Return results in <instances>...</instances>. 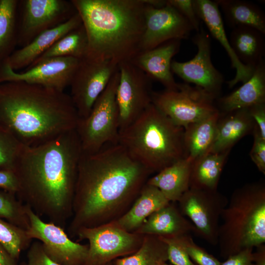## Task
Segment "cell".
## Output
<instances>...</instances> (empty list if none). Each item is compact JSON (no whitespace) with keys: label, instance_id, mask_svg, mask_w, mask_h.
<instances>
[{"label":"cell","instance_id":"d590c367","mask_svg":"<svg viewBox=\"0 0 265 265\" xmlns=\"http://www.w3.org/2000/svg\"><path fill=\"white\" fill-rule=\"evenodd\" d=\"M189 235L160 237L167 247L168 261L172 265H196L191 260L186 250Z\"/></svg>","mask_w":265,"mask_h":265},{"label":"cell","instance_id":"7402d4cb","mask_svg":"<svg viewBox=\"0 0 265 265\" xmlns=\"http://www.w3.org/2000/svg\"><path fill=\"white\" fill-rule=\"evenodd\" d=\"M255 125L248 108L227 113L224 117H221L220 115L214 139L208 153L231 150L237 142L253 132Z\"/></svg>","mask_w":265,"mask_h":265},{"label":"cell","instance_id":"8992f818","mask_svg":"<svg viewBox=\"0 0 265 265\" xmlns=\"http://www.w3.org/2000/svg\"><path fill=\"white\" fill-rule=\"evenodd\" d=\"M220 218L218 243L224 258L265 242V184H247L232 194Z\"/></svg>","mask_w":265,"mask_h":265},{"label":"cell","instance_id":"44dd1931","mask_svg":"<svg viewBox=\"0 0 265 265\" xmlns=\"http://www.w3.org/2000/svg\"><path fill=\"white\" fill-rule=\"evenodd\" d=\"M194 232L191 222L173 202H170L151 214L134 233L166 237L189 235Z\"/></svg>","mask_w":265,"mask_h":265},{"label":"cell","instance_id":"ba28073f","mask_svg":"<svg viewBox=\"0 0 265 265\" xmlns=\"http://www.w3.org/2000/svg\"><path fill=\"white\" fill-rule=\"evenodd\" d=\"M215 99L204 90L186 83H178L174 90L152 93V104L184 128L219 111L213 104Z\"/></svg>","mask_w":265,"mask_h":265},{"label":"cell","instance_id":"9c48e42d","mask_svg":"<svg viewBox=\"0 0 265 265\" xmlns=\"http://www.w3.org/2000/svg\"><path fill=\"white\" fill-rule=\"evenodd\" d=\"M77 13L71 0H18L17 46H26L41 33L65 23Z\"/></svg>","mask_w":265,"mask_h":265},{"label":"cell","instance_id":"8fae6325","mask_svg":"<svg viewBox=\"0 0 265 265\" xmlns=\"http://www.w3.org/2000/svg\"><path fill=\"white\" fill-rule=\"evenodd\" d=\"M179 209L187 216L197 235L212 245L218 243L219 219L228 200L217 191L189 188L178 201Z\"/></svg>","mask_w":265,"mask_h":265},{"label":"cell","instance_id":"60d3db41","mask_svg":"<svg viewBox=\"0 0 265 265\" xmlns=\"http://www.w3.org/2000/svg\"><path fill=\"white\" fill-rule=\"evenodd\" d=\"M253 248H246L228 257L220 265H253Z\"/></svg>","mask_w":265,"mask_h":265},{"label":"cell","instance_id":"3957f363","mask_svg":"<svg viewBox=\"0 0 265 265\" xmlns=\"http://www.w3.org/2000/svg\"><path fill=\"white\" fill-rule=\"evenodd\" d=\"M79 115L64 91L23 81L0 83V128L26 147L76 129Z\"/></svg>","mask_w":265,"mask_h":265},{"label":"cell","instance_id":"5b68a950","mask_svg":"<svg viewBox=\"0 0 265 265\" xmlns=\"http://www.w3.org/2000/svg\"><path fill=\"white\" fill-rule=\"evenodd\" d=\"M184 131L152 103L119 131L118 143L151 174L158 173L184 158Z\"/></svg>","mask_w":265,"mask_h":265},{"label":"cell","instance_id":"cb8c5ba5","mask_svg":"<svg viewBox=\"0 0 265 265\" xmlns=\"http://www.w3.org/2000/svg\"><path fill=\"white\" fill-rule=\"evenodd\" d=\"M169 203L158 188L146 183L132 207L114 221L123 229L135 232L151 214Z\"/></svg>","mask_w":265,"mask_h":265},{"label":"cell","instance_id":"7bdbcfd3","mask_svg":"<svg viewBox=\"0 0 265 265\" xmlns=\"http://www.w3.org/2000/svg\"><path fill=\"white\" fill-rule=\"evenodd\" d=\"M248 108L262 137L265 139V104L258 105Z\"/></svg>","mask_w":265,"mask_h":265},{"label":"cell","instance_id":"5bb4252c","mask_svg":"<svg viewBox=\"0 0 265 265\" xmlns=\"http://www.w3.org/2000/svg\"><path fill=\"white\" fill-rule=\"evenodd\" d=\"M118 67L112 60H80L70 84V96L79 118L88 116Z\"/></svg>","mask_w":265,"mask_h":265},{"label":"cell","instance_id":"6da1fadb","mask_svg":"<svg viewBox=\"0 0 265 265\" xmlns=\"http://www.w3.org/2000/svg\"><path fill=\"white\" fill-rule=\"evenodd\" d=\"M150 172L119 143L81 153L69 231L116 220L133 203Z\"/></svg>","mask_w":265,"mask_h":265},{"label":"cell","instance_id":"d6a6232c","mask_svg":"<svg viewBox=\"0 0 265 265\" xmlns=\"http://www.w3.org/2000/svg\"><path fill=\"white\" fill-rule=\"evenodd\" d=\"M0 218L26 230L29 227L25 205L18 200L15 194L0 189Z\"/></svg>","mask_w":265,"mask_h":265},{"label":"cell","instance_id":"8d00e7d4","mask_svg":"<svg viewBox=\"0 0 265 265\" xmlns=\"http://www.w3.org/2000/svg\"><path fill=\"white\" fill-rule=\"evenodd\" d=\"M186 248L189 257L196 265H220L221 262L196 244L190 235L187 238Z\"/></svg>","mask_w":265,"mask_h":265},{"label":"cell","instance_id":"bcb514c9","mask_svg":"<svg viewBox=\"0 0 265 265\" xmlns=\"http://www.w3.org/2000/svg\"><path fill=\"white\" fill-rule=\"evenodd\" d=\"M104 265H114L112 262L107 263Z\"/></svg>","mask_w":265,"mask_h":265},{"label":"cell","instance_id":"4dcf8cb0","mask_svg":"<svg viewBox=\"0 0 265 265\" xmlns=\"http://www.w3.org/2000/svg\"><path fill=\"white\" fill-rule=\"evenodd\" d=\"M87 49V37L82 23L58 40L29 66L53 57H72L80 60L86 57Z\"/></svg>","mask_w":265,"mask_h":265},{"label":"cell","instance_id":"b9f144b4","mask_svg":"<svg viewBox=\"0 0 265 265\" xmlns=\"http://www.w3.org/2000/svg\"><path fill=\"white\" fill-rule=\"evenodd\" d=\"M0 188L16 194L18 184L13 171L0 169Z\"/></svg>","mask_w":265,"mask_h":265},{"label":"cell","instance_id":"484cf974","mask_svg":"<svg viewBox=\"0 0 265 265\" xmlns=\"http://www.w3.org/2000/svg\"><path fill=\"white\" fill-rule=\"evenodd\" d=\"M191 162L181 159L149 178L146 184L158 188L170 202H178L189 188Z\"/></svg>","mask_w":265,"mask_h":265},{"label":"cell","instance_id":"83f0119b","mask_svg":"<svg viewBox=\"0 0 265 265\" xmlns=\"http://www.w3.org/2000/svg\"><path fill=\"white\" fill-rule=\"evenodd\" d=\"M231 150L209 153L191 163L189 188L216 190L221 174Z\"/></svg>","mask_w":265,"mask_h":265},{"label":"cell","instance_id":"f1b7e54d","mask_svg":"<svg viewBox=\"0 0 265 265\" xmlns=\"http://www.w3.org/2000/svg\"><path fill=\"white\" fill-rule=\"evenodd\" d=\"M226 23L233 28L249 26L265 34V14L256 4L241 0H216Z\"/></svg>","mask_w":265,"mask_h":265},{"label":"cell","instance_id":"52a82bcc","mask_svg":"<svg viewBox=\"0 0 265 265\" xmlns=\"http://www.w3.org/2000/svg\"><path fill=\"white\" fill-rule=\"evenodd\" d=\"M119 80L118 67L88 116L79 119L76 130L82 153L92 154L107 144L118 143L119 120L116 93Z\"/></svg>","mask_w":265,"mask_h":265},{"label":"cell","instance_id":"2e32d148","mask_svg":"<svg viewBox=\"0 0 265 265\" xmlns=\"http://www.w3.org/2000/svg\"><path fill=\"white\" fill-rule=\"evenodd\" d=\"M80 59L57 57L40 61L22 72H16L5 63L0 65V83L23 81L60 91L70 86Z\"/></svg>","mask_w":265,"mask_h":265},{"label":"cell","instance_id":"603a6c76","mask_svg":"<svg viewBox=\"0 0 265 265\" xmlns=\"http://www.w3.org/2000/svg\"><path fill=\"white\" fill-rule=\"evenodd\" d=\"M219 102L221 109L226 113L265 104V59L255 66L249 80Z\"/></svg>","mask_w":265,"mask_h":265},{"label":"cell","instance_id":"ffe728a7","mask_svg":"<svg viewBox=\"0 0 265 265\" xmlns=\"http://www.w3.org/2000/svg\"><path fill=\"white\" fill-rule=\"evenodd\" d=\"M81 24V19L77 13L67 21L44 31L26 46L15 50L3 63L14 71L26 69L58 40Z\"/></svg>","mask_w":265,"mask_h":265},{"label":"cell","instance_id":"d4e9b609","mask_svg":"<svg viewBox=\"0 0 265 265\" xmlns=\"http://www.w3.org/2000/svg\"><path fill=\"white\" fill-rule=\"evenodd\" d=\"M220 116L217 112L184 128V158L192 163L209 152Z\"/></svg>","mask_w":265,"mask_h":265},{"label":"cell","instance_id":"f6af8a7d","mask_svg":"<svg viewBox=\"0 0 265 265\" xmlns=\"http://www.w3.org/2000/svg\"><path fill=\"white\" fill-rule=\"evenodd\" d=\"M256 248V251L253 252V265H265V245L263 244Z\"/></svg>","mask_w":265,"mask_h":265},{"label":"cell","instance_id":"1f68e13d","mask_svg":"<svg viewBox=\"0 0 265 265\" xmlns=\"http://www.w3.org/2000/svg\"><path fill=\"white\" fill-rule=\"evenodd\" d=\"M18 4V0H0V65L17 46Z\"/></svg>","mask_w":265,"mask_h":265},{"label":"cell","instance_id":"ee69618b","mask_svg":"<svg viewBox=\"0 0 265 265\" xmlns=\"http://www.w3.org/2000/svg\"><path fill=\"white\" fill-rule=\"evenodd\" d=\"M0 265H17L15 260L0 243Z\"/></svg>","mask_w":265,"mask_h":265},{"label":"cell","instance_id":"7dc6e473","mask_svg":"<svg viewBox=\"0 0 265 265\" xmlns=\"http://www.w3.org/2000/svg\"><path fill=\"white\" fill-rule=\"evenodd\" d=\"M163 265H171L170 264H168L167 263H166L164 264Z\"/></svg>","mask_w":265,"mask_h":265},{"label":"cell","instance_id":"277c9868","mask_svg":"<svg viewBox=\"0 0 265 265\" xmlns=\"http://www.w3.org/2000/svg\"><path fill=\"white\" fill-rule=\"evenodd\" d=\"M88 39L85 58L130 61L140 52L145 0H71Z\"/></svg>","mask_w":265,"mask_h":265},{"label":"cell","instance_id":"f35d334b","mask_svg":"<svg viewBox=\"0 0 265 265\" xmlns=\"http://www.w3.org/2000/svg\"><path fill=\"white\" fill-rule=\"evenodd\" d=\"M254 141L250 152L251 160L259 171L265 174V139H264L255 125L253 130Z\"/></svg>","mask_w":265,"mask_h":265},{"label":"cell","instance_id":"e0dca14e","mask_svg":"<svg viewBox=\"0 0 265 265\" xmlns=\"http://www.w3.org/2000/svg\"><path fill=\"white\" fill-rule=\"evenodd\" d=\"M192 30L187 20L167 1L166 5L161 8H156L146 3L145 29L140 52L153 49L170 40L188 39Z\"/></svg>","mask_w":265,"mask_h":265},{"label":"cell","instance_id":"ac0fdd59","mask_svg":"<svg viewBox=\"0 0 265 265\" xmlns=\"http://www.w3.org/2000/svg\"><path fill=\"white\" fill-rule=\"evenodd\" d=\"M196 12L206 25L212 36L224 48L236 70L235 77L227 81L231 88L239 82H244L251 77L254 68L242 64L234 53L227 37L220 9L215 1L210 0H193Z\"/></svg>","mask_w":265,"mask_h":265},{"label":"cell","instance_id":"9a60e30c","mask_svg":"<svg viewBox=\"0 0 265 265\" xmlns=\"http://www.w3.org/2000/svg\"><path fill=\"white\" fill-rule=\"evenodd\" d=\"M192 40L197 48L196 54L186 62L172 61L171 71L185 81L195 84L216 98L224 79L212 62L211 39L201 27Z\"/></svg>","mask_w":265,"mask_h":265},{"label":"cell","instance_id":"f546056e","mask_svg":"<svg viewBox=\"0 0 265 265\" xmlns=\"http://www.w3.org/2000/svg\"><path fill=\"white\" fill-rule=\"evenodd\" d=\"M167 261L166 243L159 236L147 235L136 251L112 262L114 265H163Z\"/></svg>","mask_w":265,"mask_h":265},{"label":"cell","instance_id":"7c38bea8","mask_svg":"<svg viewBox=\"0 0 265 265\" xmlns=\"http://www.w3.org/2000/svg\"><path fill=\"white\" fill-rule=\"evenodd\" d=\"M25 210L29 220L26 231L30 239L40 241L47 256L59 265H84L88 245L72 241L64 229L52 222L44 221L29 207Z\"/></svg>","mask_w":265,"mask_h":265},{"label":"cell","instance_id":"ab89813d","mask_svg":"<svg viewBox=\"0 0 265 265\" xmlns=\"http://www.w3.org/2000/svg\"><path fill=\"white\" fill-rule=\"evenodd\" d=\"M26 265H59L50 259L45 253L39 241L32 243L27 252Z\"/></svg>","mask_w":265,"mask_h":265},{"label":"cell","instance_id":"74e56055","mask_svg":"<svg viewBox=\"0 0 265 265\" xmlns=\"http://www.w3.org/2000/svg\"><path fill=\"white\" fill-rule=\"evenodd\" d=\"M167 1L187 20L193 30L197 32L200 29L201 21L195 10L193 0H167Z\"/></svg>","mask_w":265,"mask_h":265},{"label":"cell","instance_id":"836d02e7","mask_svg":"<svg viewBox=\"0 0 265 265\" xmlns=\"http://www.w3.org/2000/svg\"><path fill=\"white\" fill-rule=\"evenodd\" d=\"M31 239L26 231L0 218V243L16 261Z\"/></svg>","mask_w":265,"mask_h":265},{"label":"cell","instance_id":"e575fe53","mask_svg":"<svg viewBox=\"0 0 265 265\" xmlns=\"http://www.w3.org/2000/svg\"><path fill=\"white\" fill-rule=\"evenodd\" d=\"M25 147L0 128V169L14 171Z\"/></svg>","mask_w":265,"mask_h":265},{"label":"cell","instance_id":"4316f807","mask_svg":"<svg viewBox=\"0 0 265 265\" xmlns=\"http://www.w3.org/2000/svg\"><path fill=\"white\" fill-rule=\"evenodd\" d=\"M265 35L249 26H238L233 28L229 42L234 53L242 64L254 68L264 59Z\"/></svg>","mask_w":265,"mask_h":265},{"label":"cell","instance_id":"7a4b0ae2","mask_svg":"<svg viewBox=\"0 0 265 265\" xmlns=\"http://www.w3.org/2000/svg\"><path fill=\"white\" fill-rule=\"evenodd\" d=\"M82 153L76 129L23 149L15 165L16 196L41 218L64 229L73 202Z\"/></svg>","mask_w":265,"mask_h":265},{"label":"cell","instance_id":"d6986e66","mask_svg":"<svg viewBox=\"0 0 265 265\" xmlns=\"http://www.w3.org/2000/svg\"><path fill=\"white\" fill-rule=\"evenodd\" d=\"M181 40L167 41L153 49L139 53L130 62L144 72L152 80L160 82L165 89L177 88L171 71L172 58L180 49Z\"/></svg>","mask_w":265,"mask_h":265},{"label":"cell","instance_id":"c3c4849f","mask_svg":"<svg viewBox=\"0 0 265 265\" xmlns=\"http://www.w3.org/2000/svg\"><path fill=\"white\" fill-rule=\"evenodd\" d=\"M20 265H26V264L25 263H23Z\"/></svg>","mask_w":265,"mask_h":265},{"label":"cell","instance_id":"30bf717a","mask_svg":"<svg viewBox=\"0 0 265 265\" xmlns=\"http://www.w3.org/2000/svg\"><path fill=\"white\" fill-rule=\"evenodd\" d=\"M80 239L89 242L84 265H104L128 256L141 246L145 235L128 232L115 221L98 226L82 228L76 233Z\"/></svg>","mask_w":265,"mask_h":265},{"label":"cell","instance_id":"4fadbf2b","mask_svg":"<svg viewBox=\"0 0 265 265\" xmlns=\"http://www.w3.org/2000/svg\"><path fill=\"white\" fill-rule=\"evenodd\" d=\"M119 80L116 99L119 131L136 120L152 103V80L130 61L118 64Z\"/></svg>","mask_w":265,"mask_h":265}]
</instances>
